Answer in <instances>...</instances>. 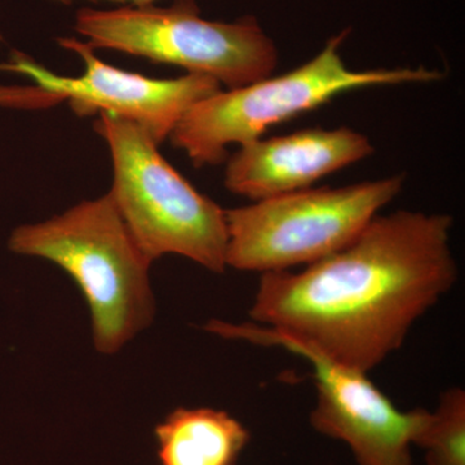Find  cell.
Wrapping results in <instances>:
<instances>
[{"label": "cell", "instance_id": "4fadbf2b", "mask_svg": "<svg viewBox=\"0 0 465 465\" xmlns=\"http://www.w3.org/2000/svg\"><path fill=\"white\" fill-rule=\"evenodd\" d=\"M52 2H60L64 5H72L75 0H52ZM88 2H110V3H121V5H130L134 7H142V5H154L157 0H88Z\"/></svg>", "mask_w": 465, "mask_h": 465}, {"label": "cell", "instance_id": "52a82bcc", "mask_svg": "<svg viewBox=\"0 0 465 465\" xmlns=\"http://www.w3.org/2000/svg\"><path fill=\"white\" fill-rule=\"evenodd\" d=\"M207 332L262 345L282 348L308 361L317 390L311 425L329 439L351 449L358 465H414L411 448L430 411H402L370 381L366 372L333 361L302 342L255 322L211 320Z\"/></svg>", "mask_w": 465, "mask_h": 465}, {"label": "cell", "instance_id": "277c9868", "mask_svg": "<svg viewBox=\"0 0 465 465\" xmlns=\"http://www.w3.org/2000/svg\"><path fill=\"white\" fill-rule=\"evenodd\" d=\"M347 34L330 39L316 57L286 74L220 90L198 101L171 134L174 148L183 150L195 167L216 166L232 143L242 146L258 140L272 125L318 108L344 92L442 79L439 70L425 67L348 69L339 52Z\"/></svg>", "mask_w": 465, "mask_h": 465}, {"label": "cell", "instance_id": "3957f363", "mask_svg": "<svg viewBox=\"0 0 465 465\" xmlns=\"http://www.w3.org/2000/svg\"><path fill=\"white\" fill-rule=\"evenodd\" d=\"M94 130L112 154L110 197L146 258L153 262L171 253L224 273V208L177 173L140 125L100 113Z\"/></svg>", "mask_w": 465, "mask_h": 465}, {"label": "cell", "instance_id": "7c38bea8", "mask_svg": "<svg viewBox=\"0 0 465 465\" xmlns=\"http://www.w3.org/2000/svg\"><path fill=\"white\" fill-rule=\"evenodd\" d=\"M21 101L20 88H3L0 87V104H9V105H18Z\"/></svg>", "mask_w": 465, "mask_h": 465}, {"label": "cell", "instance_id": "30bf717a", "mask_svg": "<svg viewBox=\"0 0 465 465\" xmlns=\"http://www.w3.org/2000/svg\"><path fill=\"white\" fill-rule=\"evenodd\" d=\"M154 436L161 465H235L251 440L238 419L211 407H177Z\"/></svg>", "mask_w": 465, "mask_h": 465}, {"label": "cell", "instance_id": "9c48e42d", "mask_svg": "<svg viewBox=\"0 0 465 465\" xmlns=\"http://www.w3.org/2000/svg\"><path fill=\"white\" fill-rule=\"evenodd\" d=\"M374 153L369 137L348 127L296 131L240 146L226 164L225 188L262 201L312 188Z\"/></svg>", "mask_w": 465, "mask_h": 465}, {"label": "cell", "instance_id": "ba28073f", "mask_svg": "<svg viewBox=\"0 0 465 465\" xmlns=\"http://www.w3.org/2000/svg\"><path fill=\"white\" fill-rule=\"evenodd\" d=\"M57 43L64 50L81 57L84 74L76 78L54 74L16 51L0 69L25 75L41 90L61 101H69L75 114L109 113L133 122L158 145L171 136L195 103L222 90V85L207 75L188 73L174 79L148 78L104 63L87 42L58 38Z\"/></svg>", "mask_w": 465, "mask_h": 465}, {"label": "cell", "instance_id": "7a4b0ae2", "mask_svg": "<svg viewBox=\"0 0 465 465\" xmlns=\"http://www.w3.org/2000/svg\"><path fill=\"white\" fill-rule=\"evenodd\" d=\"M9 249L48 260L73 278L90 308L94 344L101 354L118 353L154 320L152 262L109 193L39 224L18 226Z\"/></svg>", "mask_w": 465, "mask_h": 465}, {"label": "cell", "instance_id": "8992f818", "mask_svg": "<svg viewBox=\"0 0 465 465\" xmlns=\"http://www.w3.org/2000/svg\"><path fill=\"white\" fill-rule=\"evenodd\" d=\"M405 176L308 188L225 210L226 266L242 272L291 271L351 243L403 188Z\"/></svg>", "mask_w": 465, "mask_h": 465}, {"label": "cell", "instance_id": "6da1fadb", "mask_svg": "<svg viewBox=\"0 0 465 465\" xmlns=\"http://www.w3.org/2000/svg\"><path fill=\"white\" fill-rule=\"evenodd\" d=\"M452 216H376L344 249L302 271L262 274L252 322L369 374L452 289Z\"/></svg>", "mask_w": 465, "mask_h": 465}, {"label": "cell", "instance_id": "8fae6325", "mask_svg": "<svg viewBox=\"0 0 465 465\" xmlns=\"http://www.w3.org/2000/svg\"><path fill=\"white\" fill-rule=\"evenodd\" d=\"M414 446L424 450V465H465V391H443L439 405L416 434Z\"/></svg>", "mask_w": 465, "mask_h": 465}, {"label": "cell", "instance_id": "5b68a950", "mask_svg": "<svg viewBox=\"0 0 465 465\" xmlns=\"http://www.w3.org/2000/svg\"><path fill=\"white\" fill-rule=\"evenodd\" d=\"M75 30L94 50L104 48L183 67L228 90L273 75L278 51L255 17L219 23L201 17L195 0L170 7L82 8Z\"/></svg>", "mask_w": 465, "mask_h": 465}]
</instances>
